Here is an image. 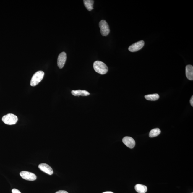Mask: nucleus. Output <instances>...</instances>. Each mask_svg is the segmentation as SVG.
Here are the masks:
<instances>
[{
    "label": "nucleus",
    "mask_w": 193,
    "mask_h": 193,
    "mask_svg": "<svg viewBox=\"0 0 193 193\" xmlns=\"http://www.w3.org/2000/svg\"><path fill=\"white\" fill-rule=\"evenodd\" d=\"M123 142L130 148H133L135 146V141L130 137L126 136L123 138Z\"/></svg>",
    "instance_id": "nucleus-8"
},
{
    "label": "nucleus",
    "mask_w": 193,
    "mask_h": 193,
    "mask_svg": "<svg viewBox=\"0 0 193 193\" xmlns=\"http://www.w3.org/2000/svg\"><path fill=\"white\" fill-rule=\"evenodd\" d=\"M100 32L103 36H107L110 32V27L106 20H102L99 23Z\"/></svg>",
    "instance_id": "nucleus-4"
},
{
    "label": "nucleus",
    "mask_w": 193,
    "mask_h": 193,
    "mask_svg": "<svg viewBox=\"0 0 193 193\" xmlns=\"http://www.w3.org/2000/svg\"><path fill=\"white\" fill-rule=\"evenodd\" d=\"M20 175L22 178L26 180L33 181L37 179L35 174L28 171H22L20 172Z\"/></svg>",
    "instance_id": "nucleus-5"
},
{
    "label": "nucleus",
    "mask_w": 193,
    "mask_h": 193,
    "mask_svg": "<svg viewBox=\"0 0 193 193\" xmlns=\"http://www.w3.org/2000/svg\"><path fill=\"white\" fill-rule=\"evenodd\" d=\"M93 68L96 72L103 75L107 73L108 68L105 63L100 61H96L94 63Z\"/></svg>",
    "instance_id": "nucleus-1"
},
{
    "label": "nucleus",
    "mask_w": 193,
    "mask_h": 193,
    "mask_svg": "<svg viewBox=\"0 0 193 193\" xmlns=\"http://www.w3.org/2000/svg\"><path fill=\"white\" fill-rule=\"evenodd\" d=\"M190 103L191 106H192V107H193V96H192V97H191V100H190Z\"/></svg>",
    "instance_id": "nucleus-18"
},
{
    "label": "nucleus",
    "mask_w": 193,
    "mask_h": 193,
    "mask_svg": "<svg viewBox=\"0 0 193 193\" xmlns=\"http://www.w3.org/2000/svg\"><path fill=\"white\" fill-rule=\"evenodd\" d=\"M55 193H68L67 191L64 190H60L57 191Z\"/></svg>",
    "instance_id": "nucleus-17"
},
{
    "label": "nucleus",
    "mask_w": 193,
    "mask_h": 193,
    "mask_svg": "<svg viewBox=\"0 0 193 193\" xmlns=\"http://www.w3.org/2000/svg\"><path fill=\"white\" fill-rule=\"evenodd\" d=\"M161 131L158 128L152 129L150 132L149 137H150L153 138L158 136L160 134Z\"/></svg>",
    "instance_id": "nucleus-15"
},
{
    "label": "nucleus",
    "mask_w": 193,
    "mask_h": 193,
    "mask_svg": "<svg viewBox=\"0 0 193 193\" xmlns=\"http://www.w3.org/2000/svg\"><path fill=\"white\" fill-rule=\"evenodd\" d=\"M44 72L40 71H37L32 76L31 80L30 85L32 86H35L40 83L44 77Z\"/></svg>",
    "instance_id": "nucleus-2"
},
{
    "label": "nucleus",
    "mask_w": 193,
    "mask_h": 193,
    "mask_svg": "<svg viewBox=\"0 0 193 193\" xmlns=\"http://www.w3.org/2000/svg\"><path fill=\"white\" fill-rule=\"evenodd\" d=\"M186 75L188 79L191 81L193 80V67L188 65L186 67Z\"/></svg>",
    "instance_id": "nucleus-10"
},
{
    "label": "nucleus",
    "mask_w": 193,
    "mask_h": 193,
    "mask_svg": "<svg viewBox=\"0 0 193 193\" xmlns=\"http://www.w3.org/2000/svg\"><path fill=\"white\" fill-rule=\"evenodd\" d=\"M2 120L4 124L8 125H13L16 124L18 119L16 116L9 113L3 116Z\"/></svg>",
    "instance_id": "nucleus-3"
},
{
    "label": "nucleus",
    "mask_w": 193,
    "mask_h": 193,
    "mask_svg": "<svg viewBox=\"0 0 193 193\" xmlns=\"http://www.w3.org/2000/svg\"></svg>",
    "instance_id": "nucleus-20"
},
{
    "label": "nucleus",
    "mask_w": 193,
    "mask_h": 193,
    "mask_svg": "<svg viewBox=\"0 0 193 193\" xmlns=\"http://www.w3.org/2000/svg\"><path fill=\"white\" fill-rule=\"evenodd\" d=\"M145 42L143 40L140 41L130 46L129 48V50L131 52H137L142 48Z\"/></svg>",
    "instance_id": "nucleus-6"
},
{
    "label": "nucleus",
    "mask_w": 193,
    "mask_h": 193,
    "mask_svg": "<svg viewBox=\"0 0 193 193\" xmlns=\"http://www.w3.org/2000/svg\"><path fill=\"white\" fill-rule=\"evenodd\" d=\"M102 193H114L112 192H111V191H107V192H104Z\"/></svg>",
    "instance_id": "nucleus-19"
},
{
    "label": "nucleus",
    "mask_w": 193,
    "mask_h": 193,
    "mask_svg": "<svg viewBox=\"0 0 193 193\" xmlns=\"http://www.w3.org/2000/svg\"><path fill=\"white\" fill-rule=\"evenodd\" d=\"M145 97L147 100H151V101H155V100H158L160 98L159 95L158 94H153L146 95Z\"/></svg>",
    "instance_id": "nucleus-14"
},
{
    "label": "nucleus",
    "mask_w": 193,
    "mask_h": 193,
    "mask_svg": "<svg viewBox=\"0 0 193 193\" xmlns=\"http://www.w3.org/2000/svg\"><path fill=\"white\" fill-rule=\"evenodd\" d=\"M71 93L74 96H86L90 95L89 92L86 90H73L71 91Z\"/></svg>",
    "instance_id": "nucleus-11"
},
{
    "label": "nucleus",
    "mask_w": 193,
    "mask_h": 193,
    "mask_svg": "<svg viewBox=\"0 0 193 193\" xmlns=\"http://www.w3.org/2000/svg\"><path fill=\"white\" fill-rule=\"evenodd\" d=\"M135 189L138 193H145L147 190V187L146 186L140 184H136Z\"/></svg>",
    "instance_id": "nucleus-12"
},
{
    "label": "nucleus",
    "mask_w": 193,
    "mask_h": 193,
    "mask_svg": "<svg viewBox=\"0 0 193 193\" xmlns=\"http://www.w3.org/2000/svg\"><path fill=\"white\" fill-rule=\"evenodd\" d=\"M39 168L43 172L49 175H52L53 173V171L51 167L47 164L41 163L38 166Z\"/></svg>",
    "instance_id": "nucleus-9"
},
{
    "label": "nucleus",
    "mask_w": 193,
    "mask_h": 193,
    "mask_svg": "<svg viewBox=\"0 0 193 193\" xmlns=\"http://www.w3.org/2000/svg\"><path fill=\"white\" fill-rule=\"evenodd\" d=\"M67 59V55L65 52L61 53L59 56L57 60L58 66L59 68L61 69L64 67Z\"/></svg>",
    "instance_id": "nucleus-7"
},
{
    "label": "nucleus",
    "mask_w": 193,
    "mask_h": 193,
    "mask_svg": "<svg viewBox=\"0 0 193 193\" xmlns=\"http://www.w3.org/2000/svg\"><path fill=\"white\" fill-rule=\"evenodd\" d=\"M12 193H21L19 190L15 189H12Z\"/></svg>",
    "instance_id": "nucleus-16"
},
{
    "label": "nucleus",
    "mask_w": 193,
    "mask_h": 193,
    "mask_svg": "<svg viewBox=\"0 0 193 193\" xmlns=\"http://www.w3.org/2000/svg\"><path fill=\"white\" fill-rule=\"evenodd\" d=\"M83 2L85 6L88 11H91L93 9L94 1L93 0H84Z\"/></svg>",
    "instance_id": "nucleus-13"
}]
</instances>
